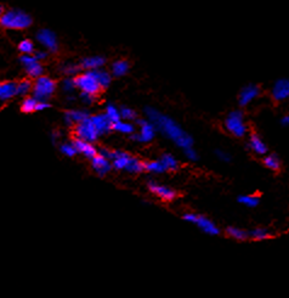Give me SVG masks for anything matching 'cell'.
I'll return each mask as SVG.
<instances>
[{"label":"cell","mask_w":289,"mask_h":298,"mask_svg":"<svg viewBox=\"0 0 289 298\" xmlns=\"http://www.w3.org/2000/svg\"><path fill=\"white\" fill-rule=\"evenodd\" d=\"M104 62H106V60L102 56H89V58L83 59V61L81 62V67L86 71H95V69H100L101 67H103Z\"/></svg>","instance_id":"d6986e66"},{"label":"cell","mask_w":289,"mask_h":298,"mask_svg":"<svg viewBox=\"0 0 289 298\" xmlns=\"http://www.w3.org/2000/svg\"><path fill=\"white\" fill-rule=\"evenodd\" d=\"M264 165H265L266 168L273 170V172H277V170H281V161L276 155H268L266 153L264 156Z\"/></svg>","instance_id":"83f0119b"},{"label":"cell","mask_w":289,"mask_h":298,"mask_svg":"<svg viewBox=\"0 0 289 298\" xmlns=\"http://www.w3.org/2000/svg\"><path fill=\"white\" fill-rule=\"evenodd\" d=\"M33 55H34V58L38 60V61H43V60L48 59V53H46V51H43V50L34 51Z\"/></svg>","instance_id":"b9f144b4"},{"label":"cell","mask_w":289,"mask_h":298,"mask_svg":"<svg viewBox=\"0 0 289 298\" xmlns=\"http://www.w3.org/2000/svg\"><path fill=\"white\" fill-rule=\"evenodd\" d=\"M95 76H96V78H97V81H99V83H100V85L102 86V89H104V88H107V86L109 85V84H111V74L108 73V72L107 71H104V69H95Z\"/></svg>","instance_id":"4dcf8cb0"},{"label":"cell","mask_w":289,"mask_h":298,"mask_svg":"<svg viewBox=\"0 0 289 298\" xmlns=\"http://www.w3.org/2000/svg\"><path fill=\"white\" fill-rule=\"evenodd\" d=\"M37 39L41 45L45 46L51 53H57V50H59V42H57L56 34L50 29H41L37 33Z\"/></svg>","instance_id":"30bf717a"},{"label":"cell","mask_w":289,"mask_h":298,"mask_svg":"<svg viewBox=\"0 0 289 298\" xmlns=\"http://www.w3.org/2000/svg\"><path fill=\"white\" fill-rule=\"evenodd\" d=\"M227 235L230 237H232L233 240H237V241H244L247 240V238L249 237V234L246 232V230L240 229V228H236V227H230L227 228Z\"/></svg>","instance_id":"f546056e"},{"label":"cell","mask_w":289,"mask_h":298,"mask_svg":"<svg viewBox=\"0 0 289 298\" xmlns=\"http://www.w3.org/2000/svg\"><path fill=\"white\" fill-rule=\"evenodd\" d=\"M184 155H185V157L187 158L188 161H192V162H196V161L198 160V153H197V151L194 150L193 146L192 148H188L186 149V150H184Z\"/></svg>","instance_id":"f35d334b"},{"label":"cell","mask_w":289,"mask_h":298,"mask_svg":"<svg viewBox=\"0 0 289 298\" xmlns=\"http://www.w3.org/2000/svg\"><path fill=\"white\" fill-rule=\"evenodd\" d=\"M89 113L83 110H69L64 113V122L68 126H76L77 123L82 122L83 119L88 118Z\"/></svg>","instance_id":"ffe728a7"},{"label":"cell","mask_w":289,"mask_h":298,"mask_svg":"<svg viewBox=\"0 0 289 298\" xmlns=\"http://www.w3.org/2000/svg\"><path fill=\"white\" fill-rule=\"evenodd\" d=\"M57 83L52 78L46 76H41L36 78L33 83L32 93L38 101H48L56 91Z\"/></svg>","instance_id":"5b68a950"},{"label":"cell","mask_w":289,"mask_h":298,"mask_svg":"<svg viewBox=\"0 0 289 298\" xmlns=\"http://www.w3.org/2000/svg\"><path fill=\"white\" fill-rule=\"evenodd\" d=\"M32 23H33L32 17L22 10H5L2 16L0 17V26L6 29L23 31L31 27Z\"/></svg>","instance_id":"3957f363"},{"label":"cell","mask_w":289,"mask_h":298,"mask_svg":"<svg viewBox=\"0 0 289 298\" xmlns=\"http://www.w3.org/2000/svg\"><path fill=\"white\" fill-rule=\"evenodd\" d=\"M16 96V82H0V101H7Z\"/></svg>","instance_id":"e0dca14e"},{"label":"cell","mask_w":289,"mask_h":298,"mask_svg":"<svg viewBox=\"0 0 289 298\" xmlns=\"http://www.w3.org/2000/svg\"><path fill=\"white\" fill-rule=\"evenodd\" d=\"M119 111H121V118L124 119V121L130 122L136 119V112L133 110V108L125 107V106H124V107H122Z\"/></svg>","instance_id":"d590c367"},{"label":"cell","mask_w":289,"mask_h":298,"mask_svg":"<svg viewBox=\"0 0 289 298\" xmlns=\"http://www.w3.org/2000/svg\"><path fill=\"white\" fill-rule=\"evenodd\" d=\"M73 145L76 148L77 152L81 153L85 158L91 160L97 155V149L93 145V143H88V141L81 140V139H76L73 140Z\"/></svg>","instance_id":"9a60e30c"},{"label":"cell","mask_w":289,"mask_h":298,"mask_svg":"<svg viewBox=\"0 0 289 298\" xmlns=\"http://www.w3.org/2000/svg\"><path fill=\"white\" fill-rule=\"evenodd\" d=\"M248 234L251 240L255 241H265L271 237V233L268 229H265V228H256V229L249 232Z\"/></svg>","instance_id":"f1b7e54d"},{"label":"cell","mask_w":289,"mask_h":298,"mask_svg":"<svg viewBox=\"0 0 289 298\" xmlns=\"http://www.w3.org/2000/svg\"><path fill=\"white\" fill-rule=\"evenodd\" d=\"M90 118L91 121H93L95 128L97 129V131H99L100 136L103 135V134L109 133V131L112 130V126H113V123L109 121L108 117H107L104 113H99V115L90 116Z\"/></svg>","instance_id":"2e32d148"},{"label":"cell","mask_w":289,"mask_h":298,"mask_svg":"<svg viewBox=\"0 0 289 298\" xmlns=\"http://www.w3.org/2000/svg\"><path fill=\"white\" fill-rule=\"evenodd\" d=\"M138 124L139 131L138 133H134L131 135V139L138 141V143H151L154 139V136H156V127L148 119H138Z\"/></svg>","instance_id":"9c48e42d"},{"label":"cell","mask_w":289,"mask_h":298,"mask_svg":"<svg viewBox=\"0 0 289 298\" xmlns=\"http://www.w3.org/2000/svg\"><path fill=\"white\" fill-rule=\"evenodd\" d=\"M148 190L151 191L153 195H156L157 197L163 201H173L176 198V192L174 189L169 188V186L166 185L154 183V181H149Z\"/></svg>","instance_id":"8fae6325"},{"label":"cell","mask_w":289,"mask_h":298,"mask_svg":"<svg viewBox=\"0 0 289 298\" xmlns=\"http://www.w3.org/2000/svg\"><path fill=\"white\" fill-rule=\"evenodd\" d=\"M144 112H146L147 119H148L151 123H153V126L156 127L157 131H161L166 139H169L171 143L175 144L178 148H180L183 151L188 148H192L193 139L191 138L190 134L186 133V131L179 126L178 122H175L173 118L169 117V116L159 112L156 108L147 107Z\"/></svg>","instance_id":"6da1fadb"},{"label":"cell","mask_w":289,"mask_h":298,"mask_svg":"<svg viewBox=\"0 0 289 298\" xmlns=\"http://www.w3.org/2000/svg\"><path fill=\"white\" fill-rule=\"evenodd\" d=\"M108 160L111 161L112 167L117 170H125L128 173L138 174L144 170V163L139 158L133 157L124 151L109 150Z\"/></svg>","instance_id":"7a4b0ae2"},{"label":"cell","mask_w":289,"mask_h":298,"mask_svg":"<svg viewBox=\"0 0 289 298\" xmlns=\"http://www.w3.org/2000/svg\"><path fill=\"white\" fill-rule=\"evenodd\" d=\"M238 202L248 208H254L259 205L260 200H259L258 196L255 195H243L238 197Z\"/></svg>","instance_id":"1f68e13d"},{"label":"cell","mask_w":289,"mask_h":298,"mask_svg":"<svg viewBox=\"0 0 289 298\" xmlns=\"http://www.w3.org/2000/svg\"><path fill=\"white\" fill-rule=\"evenodd\" d=\"M62 89H63L66 93H72V91L76 89V84H74V79L73 78H66L62 83Z\"/></svg>","instance_id":"74e56055"},{"label":"cell","mask_w":289,"mask_h":298,"mask_svg":"<svg viewBox=\"0 0 289 298\" xmlns=\"http://www.w3.org/2000/svg\"><path fill=\"white\" fill-rule=\"evenodd\" d=\"M225 128L230 134L236 138H243L248 131L243 113L241 111H232L225 119Z\"/></svg>","instance_id":"52a82bcc"},{"label":"cell","mask_w":289,"mask_h":298,"mask_svg":"<svg viewBox=\"0 0 289 298\" xmlns=\"http://www.w3.org/2000/svg\"><path fill=\"white\" fill-rule=\"evenodd\" d=\"M216 157H218L220 161H223V162H230L231 160V156L223 150L216 151Z\"/></svg>","instance_id":"ab89813d"},{"label":"cell","mask_w":289,"mask_h":298,"mask_svg":"<svg viewBox=\"0 0 289 298\" xmlns=\"http://www.w3.org/2000/svg\"><path fill=\"white\" fill-rule=\"evenodd\" d=\"M37 105H38V100L34 96H27L23 99L21 104V111L23 113H32L37 111Z\"/></svg>","instance_id":"4316f807"},{"label":"cell","mask_w":289,"mask_h":298,"mask_svg":"<svg viewBox=\"0 0 289 298\" xmlns=\"http://www.w3.org/2000/svg\"><path fill=\"white\" fill-rule=\"evenodd\" d=\"M60 151H61L62 155L67 156V157H74L77 155V150L74 148L73 143H63L60 145Z\"/></svg>","instance_id":"e575fe53"},{"label":"cell","mask_w":289,"mask_h":298,"mask_svg":"<svg viewBox=\"0 0 289 298\" xmlns=\"http://www.w3.org/2000/svg\"><path fill=\"white\" fill-rule=\"evenodd\" d=\"M81 98H82V100L86 104V105H91V104L95 101V96L89 95V94H85V93H82Z\"/></svg>","instance_id":"60d3db41"},{"label":"cell","mask_w":289,"mask_h":298,"mask_svg":"<svg viewBox=\"0 0 289 298\" xmlns=\"http://www.w3.org/2000/svg\"><path fill=\"white\" fill-rule=\"evenodd\" d=\"M81 69H82L81 64H68L63 67V72L67 74V76H77Z\"/></svg>","instance_id":"8d00e7d4"},{"label":"cell","mask_w":289,"mask_h":298,"mask_svg":"<svg viewBox=\"0 0 289 298\" xmlns=\"http://www.w3.org/2000/svg\"><path fill=\"white\" fill-rule=\"evenodd\" d=\"M91 167H93L94 172H95L96 174H99L100 177H103V175L108 174L112 168H113L112 167L111 161L104 157V156L100 155V153H97L95 157L91 158Z\"/></svg>","instance_id":"5bb4252c"},{"label":"cell","mask_w":289,"mask_h":298,"mask_svg":"<svg viewBox=\"0 0 289 298\" xmlns=\"http://www.w3.org/2000/svg\"><path fill=\"white\" fill-rule=\"evenodd\" d=\"M73 127V133L76 139H81V140L88 141V143H95L97 139H99L100 134L95 128V126H94L90 116Z\"/></svg>","instance_id":"8992f818"},{"label":"cell","mask_w":289,"mask_h":298,"mask_svg":"<svg viewBox=\"0 0 289 298\" xmlns=\"http://www.w3.org/2000/svg\"><path fill=\"white\" fill-rule=\"evenodd\" d=\"M259 94H260L259 86L255 85V84H249V85H246L241 90L240 96H238V103L243 107L244 106H248L249 104H251L258 98Z\"/></svg>","instance_id":"4fadbf2b"},{"label":"cell","mask_w":289,"mask_h":298,"mask_svg":"<svg viewBox=\"0 0 289 298\" xmlns=\"http://www.w3.org/2000/svg\"><path fill=\"white\" fill-rule=\"evenodd\" d=\"M183 219L185 222L194 224L201 232H203L206 235H210V236H215V235H218L220 233V230L216 227L215 223L211 222L210 219H208L204 215L196 214V213H185Z\"/></svg>","instance_id":"ba28073f"},{"label":"cell","mask_w":289,"mask_h":298,"mask_svg":"<svg viewBox=\"0 0 289 298\" xmlns=\"http://www.w3.org/2000/svg\"><path fill=\"white\" fill-rule=\"evenodd\" d=\"M271 94H272V98L275 101H285L289 99V79L288 78H282L278 79L272 86V90H271Z\"/></svg>","instance_id":"7c38bea8"},{"label":"cell","mask_w":289,"mask_h":298,"mask_svg":"<svg viewBox=\"0 0 289 298\" xmlns=\"http://www.w3.org/2000/svg\"><path fill=\"white\" fill-rule=\"evenodd\" d=\"M144 170L148 173H152V174H162V173L166 172L163 163L159 160L148 161V162L144 163Z\"/></svg>","instance_id":"d4e9b609"},{"label":"cell","mask_w":289,"mask_h":298,"mask_svg":"<svg viewBox=\"0 0 289 298\" xmlns=\"http://www.w3.org/2000/svg\"><path fill=\"white\" fill-rule=\"evenodd\" d=\"M248 145L249 149H250L255 155L265 156L266 153H268V146H266V144L264 143V140L260 136L255 135V134H253V135L250 136Z\"/></svg>","instance_id":"ac0fdd59"},{"label":"cell","mask_w":289,"mask_h":298,"mask_svg":"<svg viewBox=\"0 0 289 298\" xmlns=\"http://www.w3.org/2000/svg\"><path fill=\"white\" fill-rule=\"evenodd\" d=\"M129 68H130V64L126 60H118V61L113 62L112 64V73L116 77H123L128 73Z\"/></svg>","instance_id":"603a6c76"},{"label":"cell","mask_w":289,"mask_h":298,"mask_svg":"<svg viewBox=\"0 0 289 298\" xmlns=\"http://www.w3.org/2000/svg\"><path fill=\"white\" fill-rule=\"evenodd\" d=\"M5 12V7H4V5H1L0 4V17L2 16V14H4Z\"/></svg>","instance_id":"f6af8a7d"},{"label":"cell","mask_w":289,"mask_h":298,"mask_svg":"<svg viewBox=\"0 0 289 298\" xmlns=\"http://www.w3.org/2000/svg\"><path fill=\"white\" fill-rule=\"evenodd\" d=\"M73 79L76 88H78L82 93L89 94V95H93L95 98L101 93L102 86L100 85L94 71H85L84 73L77 74Z\"/></svg>","instance_id":"277c9868"},{"label":"cell","mask_w":289,"mask_h":298,"mask_svg":"<svg viewBox=\"0 0 289 298\" xmlns=\"http://www.w3.org/2000/svg\"><path fill=\"white\" fill-rule=\"evenodd\" d=\"M19 50L22 55H31L34 51V44L33 42L29 41V39H24L21 43L19 44Z\"/></svg>","instance_id":"836d02e7"},{"label":"cell","mask_w":289,"mask_h":298,"mask_svg":"<svg viewBox=\"0 0 289 298\" xmlns=\"http://www.w3.org/2000/svg\"><path fill=\"white\" fill-rule=\"evenodd\" d=\"M104 115L108 117L109 121L112 122V123H116V122L121 121V111H119V108H117L116 106L112 105V104H109V105L106 106V111H104Z\"/></svg>","instance_id":"d6a6232c"},{"label":"cell","mask_w":289,"mask_h":298,"mask_svg":"<svg viewBox=\"0 0 289 298\" xmlns=\"http://www.w3.org/2000/svg\"><path fill=\"white\" fill-rule=\"evenodd\" d=\"M281 123H282V126L289 127V115H286L285 117L281 119Z\"/></svg>","instance_id":"ee69618b"},{"label":"cell","mask_w":289,"mask_h":298,"mask_svg":"<svg viewBox=\"0 0 289 298\" xmlns=\"http://www.w3.org/2000/svg\"><path fill=\"white\" fill-rule=\"evenodd\" d=\"M162 163H163L165 170H175L179 167V161L176 160L175 156H173L171 153H164L162 155V157L159 158Z\"/></svg>","instance_id":"484cf974"},{"label":"cell","mask_w":289,"mask_h":298,"mask_svg":"<svg viewBox=\"0 0 289 298\" xmlns=\"http://www.w3.org/2000/svg\"><path fill=\"white\" fill-rule=\"evenodd\" d=\"M24 69H26L27 74H28V78H38V77L43 76L44 72L43 64H41V61H38V60L26 64Z\"/></svg>","instance_id":"7402d4cb"},{"label":"cell","mask_w":289,"mask_h":298,"mask_svg":"<svg viewBox=\"0 0 289 298\" xmlns=\"http://www.w3.org/2000/svg\"><path fill=\"white\" fill-rule=\"evenodd\" d=\"M32 89H33V82L29 78H24L21 79L20 82H16V95H28L32 91Z\"/></svg>","instance_id":"cb8c5ba5"},{"label":"cell","mask_w":289,"mask_h":298,"mask_svg":"<svg viewBox=\"0 0 289 298\" xmlns=\"http://www.w3.org/2000/svg\"><path fill=\"white\" fill-rule=\"evenodd\" d=\"M50 107V104L48 101H38V105H37V111H44L48 110Z\"/></svg>","instance_id":"7bdbcfd3"},{"label":"cell","mask_w":289,"mask_h":298,"mask_svg":"<svg viewBox=\"0 0 289 298\" xmlns=\"http://www.w3.org/2000/svg\"><path fill=\"white\" fill-rule=\"evenodd\" d=\"M112 130H116L121 134H125V135H133V134L135 133V127H134V124H131L130 122L121 119V121L113 123Z\"/></svg>","instance_id":"44dd1931"}]
</instances>
